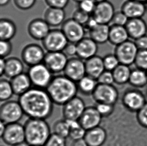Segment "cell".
I'll return each instance as SVG.
<instances>
[{"mask_svg": "<svg viewBox=\"0 0 147 146\" xmlns=\"http://www.w3.org/2000/svg\"><path fill=\"white\" fill-rule=\"evenodd\" d=\"M14 94L11 81L1 79L0 81V100L2 102L10 100Z\"/></svg>", "mask_w": 147, "mask_h": 146, "instance_id": "33", "label": "cell"}, {"mask_svg": "<svg viewBox=\"0 0 147 146\" xmlns=\"http://www.w3.org/2000/svg\"><path fill=\"white\" fill-rule=\"evenodd\" d=\"M146 72H147V71H146Z\"/></svg>", "mask_w": 147, "mask_h": 146, "instance_id": "61", "label": "cell"}, {"mask_svg": "<svg viewBox=\"0 0 147 146\" xmlns=\"http://www.w3.org/2000/svg\"><path fill=\"white\" fill-rule=\"evenodd\" d=\"M134 64L137 68L147 71V50H139Z\"/></svg>", "mask_w": 147, "mask_h": 146, "instance_id": "36", "label": "cell"}, {"mask_svg": "<svg viewBox=\"0 0 147 146\" xmlns=\"http://www.w3.org/2000/svg\"><path fill=\"white\" fill-rule=\"evenodd\" d=\"M14 94L20 96L30 90L32 84L28 74L23 73L11 79Z\"/></svg>", "mask_w": 147, "mask_h": 146, "instance_id": "24", "label": "cell"}, {"mask_svg": "<svg viewBox=\"0 0 147 146\" xmlns=\"http://www.w3.org/2000/svg\"><path fill=\"white\" fill-rule=\"evenodd\" d=\"M62 52L67 57L72 58L74 57V56H77L76 44L68 43Z\"/></svg>", "mask_w": 147, "mask_h": 146, "instance_id": "48", "label": "cell"}, {"mask_svg": "<svg viewBox=\"0 0 147 146\" xmlns=\"http://www.w3.org/2000/svg\"><path fill=\"white\" fill-rule=\"evenodd\" d=\"M90 16L91 15L84 12L78 8V9L74 12L72 19L80 24L84 26L90 19Z\"/></svg>", "mask_w": 147, "mask_h": 146, "instance_id": "39", "label": "cell"}, {"mask_svg": "<svg viewBox=\"0 0 147 146\" xmlns=\"http://www.w3.org/2000/svg\"><path fill=\"white\" fill-rule=\"evenodd\" d=\"M134 41L139 50H147V35L140 38Z\"/></svg>", "mask_w": 147, "mask_h": 146, "instance_id": "49", "label": "cell"}, {"mask_svg": "<svg viewBox=\"0 0 147 146\" xmlns=\"http://www.w3.org/2000/svg\"><path fill=\"white\" fill-rule=\"evenodd\" d=\"M69 42L61 30H50L42 43L48 52H62Z\"/></svg>", "mask_w": 147, "mask_h": 146, "instance_id": "8", "label": "cell"}, {"mask_svg": "<svg viewBox=\"0 0 147 146\" xmlns=\"http://www.w3.org/2000/svg\"><path fill=\"white\" fill-rule=\"evenodd\" d=\"M110 26L108 24H98L90 30V37L99 44H105L109 40Z\"/></svg>", "mask_w": 147, "mask_h": 146, "instance_id": "27", "label": "cell"}, {"mask_svg": "<svg viewBox=\"0 0 147 146\" xmlns=\"http://www.w3.org/2000/svg\"><path fill=\"white\" fill-rule=\"evenodd\" d=\"M86 131L81 125L74 128L70 129L69 138L73 141L82 139H84Z\"/></svg>", "mask_w": 147, "mask_h": 146, "instance_id": "41", "label": "cell"}, {"mask_svg": "<svg viewBox=\"0 0 147 146\" xmlns=\"http://www.w3.org/2000/svg\"><path fill=\"white\" fill-rule=\"evenodd\" d=\"M137 113V118L139 123L142 126L147 128V102Z\"/></svg>", "mask_w": 147, "mask_h": 146, "instance_id": "44", "label": "cell"}, {"mask_svg": "<svg viewBox=\"0 0 147 146\" xmlns=\"http://www.w3.org/2000/svg\"><path fill=\"white\" fill-rule=\"evenodd\" d=\"M85 64L86 75L96 80L105 70L103 58L98 56H95L86 60Z\"/></svg>", "mask_w": 147, "mask_h": 146, "instance_id": "23", "label": "cell"}, {"mask_svg": "<svg viewBox=\"0 0 147 146\" xmlns=\"http://www.w3.org/2000/svg\"><path fill=\"white\" fill-rule=\"evenodd\" d=\"M69 0H45L49 7L63 9L67 6Z\"/></svg>", "mask_w": 147, "mask_h": 146, "instance_id": "47", "label": "cell"}, {"mask_svg": "<svg viewBox=\"0 0 147 146\" xmlns=\"http://www.w3.org/2000/svg\"><path fill=\"white\" fill-rule=\"evenodd\" d=\"M146 5H147V4H146Z\"/></svg>", "mask_w": 147, "mask_h": 146, "instance_id": "60", "label": "cell"}, {"mask_svg": "<svg viewBox=\"0 0 147 146\" xmlns=\"http://www.w3.org/2000/svg\"><path fill=\"white\" fill-rule=\"evenodd\" d=\"M96 5V3L94 0H84L79 3V9L92 15L95 9Z\"/></svg>", "mask_w": 147, "mask_h": 146, "instance_id": "42", "label": "cell"}, {"mask_svg": "<svg viewBox=\"0 0 147 146\" xmlns=\"http://www.w3.org/2000/svg\"><path fill=\"white\" fill-rule=\"evenodd\" d=\"M63 72L65 76L78 83L86 75L85 62L80 58H71L68 59Z\"/></svg>", "mask_w": 147, "mask_h": 146, "instance_id": "14", "label": "cell"}, {"mask_svg": "<svg viewBox=\"0 0 147 146\" xmlns=\"http://www.w3.org/2000/svg\"><path fill=\"white\" fill-rule=\"evenodd\" d=\"M72 146H88V145L84 139H82L74 141L72 144Z\"/></svg>", "mask_w": 147, "mask_h": 146, "instance_id": "52", "label": "cell"}, {"mask_svg": "<svg viewBox=\"0 0 147 146\" xmlns=\"http://www.w3.org/2000/svg\"><path fill=\"white\" fill-rule=\"evenodd\" d=\"M94 1L96 3H100V2H104V1H107V0H94Z\"/></svg>", "mask_w": 147, "mask_h": 146, "instance_id": "57", "label": "cell"}, {"mask_svg": "<svg viewBox=\"0 0 147 146\" xmlns=\"http://www.w3.org/2000/svg\"><path fill=\"white\" fill-rule=\"evenodd\" d=\"M97 81L99 84L113 85L115 83L113 72L105 70L98 78Z\"/></svg>", "mask_w": 147, "mask_h": 146, "instance_id": "43", "label": "cell"}, {"mask_svg": "<svg viewBox=\"0 0 147 146\" xmlns=\"http://www.w3.org/2000/svg\"><path fill=\"white\" fill-rule=\"evenodd\" d=\"M96 107L103 118L110 116L114 111V105L105 103H96Z\"/></svg>", "mask_w": 147, "mask_h": 146, "instance_id": "38", "label": "cell"}, {"mask_svg": "<svg viewBox=\"0 0 147 146\" xmlns=\"http://www.w3.org/2000/svg\"><path fill=\"white\" fill-rule=\"evenodd\" d=\"M85 103L80 97L76 96L63 105L62 115L65 120H78L86 108Z\"/></svg>", "mask_w": 147, "mask_h": 146, "instance_id": "13", "label": "cell"}, {"mask_svg": "<svg viewBox=\"0 0 147 146\" xmlns=\"http://www.w3.org/2000/svg\"><path fill=\"white\" fill-rule=\"evenodd\" d=\"M13 146H29V145L26 143V142L22 143L21 144H19L16 145H14Z\"/></svg>", "mask_w": 147, "mask_h": 146, "instance_id": "55", "label": "cell"}, {"mask_svg": "<svg viewBox=\"0 0 147 146\" xmlns=\"http://www.w3.org/2000/svg\"><path fill=\"white\" fill-rule=\"evenodd\" d=\"M54 134L57 135L64 138L69 137L70 127L65 119L59 120L54 123L52 127Z\"/></svg>", "mask_w": 147, "mask_h": 146, "instance_id": "34", "label": "cell"}, {"mask_svg": "<svg viewBox=\"0 0 147 146\" xmlns=\"http://www.w3.org/2000/svg\"><path fill=\"white\" fill-rule=\"evenodd\" d=\"M10 1V0H0V5L1 7L6 6Z\"/></svg>", "mask_w": 147, "mask_h": 146, "instance_id": "54", "label": "cell"}, {"mask_svg": "<svg viewBox=\"0 0 147 146\" xmlns=\"http://www.w3.org/2000/svg\"><path fill=\"white\" fill-rule=\"evenodd\" d=\"M1 138L6 144L10 146L25 142L24 125L19 122L6 125L5 131Z\"/></svg>", "mask_w": 147, "mask_h": 146, "instance_id": "9", "label": "cell"}, {"mask_svg": "<svg viewBox=\"0 0 147 146\" xmlns=\"http://www.w3.org/2000/svg\"><path fill=\"white\" fill-rule=\"evenodd\" d=\"M136 1H139V2H142L144 3L145 4H147V0H136Z\"/></svg>", "mask_w": 147, "mask_h": 146, "instance_id": "56", "label": "cell"}, {"mask_svg": "<svg viewBox=\"0 0 147 146\" xmlns=\"http://www.w3.org/2000/svg\"><path fill=\"white\" fill-rule=\"evenodd\" d=\"M115 13L113 5L107 0L96 3L92 16L98 24L109 25L111 23Z\"/></svg>", "mask_w": 147, "mask_h": 146, "instance_id": "15", "label": "cell"}, {"mask_svg": "<svg viewBox=\"0 0 147 146\" xmlns=\"http://www.w3.org/2000/svg\"><path fill=\"white\" fill-rule=\"evenodd\" d=\"M121 11L129 19L142 18L147 12V5L136 0H127L121 6Z\"/></svg>", "mask_w": 147, "mask_h": 146, "instance_id": "18", "label": "cell"}, {"mask_svg": "<svg viewBox=\"0 0 147 146\" xmlns=\"http://www.w3.org/2000/svg\"><path fill=\"white\" fill-rule=\"evenodd\" d=\"M6 124L4 123L1 121V125H0V136H2V135L3 134L5 128H6Z\"/></svg>", "mask_w": 147, "mask_h": 146, "instance_id": "53", "label": "cell"}, {"mask_svg": "<svg viewBox=\"0 0 147 146\" xmlns=\"http://www.w3.org/2000/svg\"><path fill=\"white\" fill-rule=\"evenodd\" d=\"M129 39V36L125 26H110L109 41L111 44L117 46L127 41Z\"/></svg>", "mask_w": 147, "mask_h": 146, "instance_id": "26", "label": "cell"}, {"mask_svg": "<svg viewBox=\"0 0 147 146\" xmlns=\"http://www.w3.org/2000/svg\"><path fill=\"white\" fill-rule=\"evenodd\" d=\"M74 2H76V3H80V2H82L84 0H74Z\"/></svg>", "mask_w": 147, "mask_h": 146, "instance_id": "58", "label": "cell"}, {"mask_svg": "<svg viewBox=\"0 0 147 146\" xmlns=\"http://www.w3.org/2000/svg\"><path fill=\"white\" fill-rule=\"evenodd\" d=\"M24 65L17 58L11 57L6 60L4 75L8 78L12 79L23 73Z\"/></svg>", "mask_w": 147, "mask_h": 146, "instance_id": "28", "label": "cell"}, {"mask_svg": "<svg viewBox=\"0 0 147 146\" xmlns=\"http://www.w3.org/2000/svg\"><path fill=\"white\" fill-rule=\"evenodd\" d=\"M68 61L67 56L63 52H47L43 63L53 74H59L64 71Z\"/></svg>", "mask_w": 147, "mask_h": 146, "instance_id": "12", "label": "cell"}, {"mask_svg": "<svg viewBox=\"0 0 147 146\" xmlns=\"http://www.w3.org/2000/svg\"></svg>", "mask_w": 147, "mask_h": 146, "instance_id": "59", "label": "cell"}, {"mask_svg": "<svg viewBox=\"0 0 147 146\" xmlns=\"http://www.w3.org/2000/svg\"><path fill=\"white\" fill-rule=\"evenodd\" d=\"M14 3L18 9L22 10H27L34 6L36 0H14Z\"/></svg>", "mask_w": 147, "mask_h": 146, "instance_id": "46", "label": "cell"}, {"mask_svg": "<svg viewBox=\"0 0 147 146\" xmlns=\"http://www.w3.org/2000/svg\"><path fill=\"white\" fill-rule=\"evenodd\" d=\"M17 32L15 24L11 20L2 19L0 21L1 40L10 41L15 37Z\"/></svg>", "mask_w": 147, "mask_h": 146, "instance_id": "29", "label": "cell"}, {"mask_svg": "<svg viewBox=\"0 0 147 146\" xmlns=\"http://www.w3.org/2000/svg\"><path fill=\"white\" fill-rule=\"evenodd\" d=\"M131 70L129 66L120 64L113 72L115 83L123 85L129 83Z\"/></svg>", "mask_w": 147, "mask_h": 146, "instance_id": "30", "label": "cell"}, {"mask_svg": "<svg viewBox=\"0 0 147 146\" xmlns=\"http://www.w3.org/2000/svg\"><path fill=\"white\" fill-rule=\"evenodd\" d=\"M103 117L99 114L96 106L86 107L78 121L86 131L100 126Z\"/></svg>", "mask_w": 147, "mask_h": 146, "instance_id": "16", "label": "cell"}, {"mask_svg": "<svg viewBox=\"0 0 147 146\" xmlns=\"http://www.w3.org/2000/svg\"><path fill=\"white\" fill-rule=\"evenodd\" d=\"M129 83L137 88L145 86L147 84V72L138 68L131 70Z\"/></svg>", "mask_w": 147, "mask_h": 146, "instance_id": "32", "label": "cell"}, {"mask_svg": "<svg viewBox=\"0 0 147 146\" xmlns=\"http://www.w3.org/2000/svg\"><path fill=\"white\" fill-rule=\"evenodd\" d=\"M24 115V111L18 101L4 102L0 107L1 121L6 125L19 122Z\"/></svg>", "mask_w": 147, "mask_h": 146, "instance_id": "4", "label": "cell"}, {"mask_svg": "<svg viewBox=\"0 0 147 146\" xmlns=\"http://www.w3.org/2000/svg\"><path fill=\"white\" fill-rule=\"evenodd\" d=\"M27 74L32 85L41 89H46L53 78V73L44 63L30 67Z\"/></svg>", "mask_w": 147, "mask_h": 146, "instance_id": "5", "label": "cell"}, {"mask_svg": "<svg viewBox=\"0 0 147 146\" xmlns=\"http://www.w3.org/2000/svg\"><path fill=\"white\" fill-rule=\"evenodd\" d=\"M45 55L44 50L40 46L31 44L24 48L21 57L24 63L30 67L42 63Z\"/></svg>", "mask_w": 147, "mask_h": 146, "instance_id": "11", "label": "cell"}, {"mask_svg": "<svg viewBox=\"0 0 147 146\" xmlns=\"http://www.w3.org/2000/svg\"><path fill=\"white\" fill-rule=\"evenodd\" d=\"M123 105L131 111L136 112L141 109L146 102L144 95L139 91L129 90L124 94L122 99Z\"/></svg>", "mask_w": 147, "mask_h": 146, "instance_id": "17", "label": "cell"}, {"mask_svg": "<svg viewBox=\"0 0 147 146\" xmlns=\"http://www.w3.org/2000/svg\"><path fill=\"white\" fill-rule=\"evenodd\" d=\"M44 146H66V138L52 133Z\"/></svg>", "mask_w": 147, "mask_h": 146, "instance_id": "37", "label": "cell"}, {"mask_svg": "<svg viewBox=\"0 0 147 146\" xmlns=\"http://www.w3.org/2000/svg\"><path fill=\"white\" fill-rule=\"evenodd\" d=\"M25 142L29 146H44L51 135L46 120L29 118L24 125Z\"/></svg>", "mask_w": 147, "mask_h": 146, "instance_id": "3", "label": "cell"}, {"mask_svg": "<svg viewBox=\"0 0 147 146\" xmlns=\"http://www.w3.org/2000/svg\"><path fill=\"white\" fill-rule=\"evenodd\" d=\"M50 27L45 20L36 19L29 24L28 33L34 39L43 41L51 30Z\"/></svg>", "mask_w": 147, "mask_h": 146, "instance_id": "21", "label": "cell"}, {"mask_svg": "<svg viewBox=\"0 0 147 146\" xmlns=\"http://www.w3.org/2000/svg\"><path fill=\"white\" fill-rule=\"evenodd\" d=\"M12 50V45L10 41L1 40L0 42V55L1 58L7 57L10 55Z\"/></svg>", "mask_w": 147, "mask_h": 146, "instance_id": "45", "label": "cell"}, {"mask_svg": "<svg viewBox=\"0 0 147 146\" xmlns=\"http://www.w3.org/2000/svg\"><path fill=\"white\" fill-rule=\"evenodd\" d=\"M78 90L84 95H92L96 89L98 82L96 79L86 75L78 83Z\"/></svg>", "mask_w": 147, "mask_h": 146, "instance_id": "31", "label": "cell"}, {"mask_svg": "<svg viewBox=\"0 0 147 146\" xmlns=\"http://www.w3.org/2000/svg\"><path fill=\"white\" fill-rule=\"evenodd\" d=\"M125 27L129 38L134 41L147 35V25L142 18L129 19Z\"/></svg>", "mask_w": 147, "mask_h": 146, "instance_id": "22", "label": "cell"}, {"mask_svg": "<svg viewBox=\"0 0 147 146\" xmlns=\"http://www.w3.org/2000/svg\"><path fill=\"white\" fill-rule=\"evenodd\" d=\"M129 19L121 11L115 12L111 21V25L125 26Z\"/></svg>", "mask_w": 147, "mask_h": 146, "instance_id": "40", "label": "cell"}, {"mask_svg": "<svg viewBox=\"0 0 147 146\" xmlns=\"http://www.w3.org/2000/svg\"><path fill=\"white\" fill-rule=\"evenodd\" d=\"M98 24V22L96 21V19L91 15L90 17V19L88 21V22L86 23V24L84 26L85 29H88L89 31L92 29V28L95 27Z\"/></svg>", "mask_w": 147, "mask_h": 146, "instance_id": "50", "label": "cell"}, {"mask_svg": "<svg viewBox=\"0 0 147 146\" xmlns=\"http://www.w3.org/2000/svg\"><path fill=\"white\" fill-rule=\"evenodd\" d=\"M4 58H1L0 61V75L2 76L4 75V72L5 69L6 65V60L4 59Z\"/></svg>", "mask_w": 147, "mask_h": 146, "instance_id": "51", "label": "cell"}, {"mask_svg": "<svg viewBox=\"0 0 147 146\" xmlns=\"http://www.w3.org/2000/svg\"><path fill=\"white\" fill-rule=\"evenodd\" d=\"M105 70L113 72L120 64L119 61L114 54H109L103 58Z\"/></svg>", "mask_w": 147, "mask_h": 146, "instance_id": "35", "label": "cell"}, {"mask_svg": "<svg viewBox=\"0 0 147 146\" xmlns=\"http://www.w3.org/2000/svg\"><path fill=\"white\" fill-rule=\"evenodd\" d=\"M107 131L101 126L86 131L84 140L88 146H103L107 140Z\"/></svg>", "mask_w": 147, "mask_h": 146, "instance_id": "20", "label": "cell"}, {"mask_svg": "<svg viewBox=\"0 0 147 146\" xmlns=\"http://www.w3.org/2000/svg\"><path fill=\"white\" fill-rule=\"evenodd\" d=\"M61 30L69 43L77 44L84 38V27L72 18L64 21L61 25Z\"/></svg>", "mask_w": 147, "mask_h": 146, "instance_id": "10", "label": "cell"}, {"mask_svg": "<svg viewBox=\"0 0 147 146\" xmlns=\"http://www.w3.org/2000/svg\"><path fill=\"white\" fill-rule=\"evenodd\" d=\"M92 95L96 103L112 105H115L119 98V92L114 86L99 83Z\"/></svg>", "mask_w": 147, "mask_h": 146, "instance_id": "6", "label": "cell"}, {"mask_svg": "<svg viewBox=\"0 0 147 146\" xmlns=\"http://www.w3.org/2000/svg\"><path fill=\"white\" fill-rule=\"evenodd\" d=\"M65 12L63 9L49 7L44 15V20L50 26L57 27L65 21Z\"/></svg>", "mask_w": 147, "mask_h": 146, "instance_id": "25", "label": "cell"}, {"mask_svg": "<svg viewBox=\"0 0 147 146\" xmlns=\"http://www.w3.org/2000/svg\"><path fill=\"white\" fill-rule=\"evenodd\" d=\"M46 90L54 104L63 106L76 96L78 89L77 83L64 75L53 77Z\"/></svg>", "mask_w": 147, "mask_h": 146, "instance_id": "2", "label": "cell"}, {"mask_svg": "<svg viewBox=\"0 0 147 146\" xmlns=\"http://www.w3.org/2000/svg\"><path fill=\"white\" fill-rule=\"evenodd\" d=\"M18 101L29 118L46 120L53 113V102L46 89L32 87L19 96Z\"/></svg>", "mask_w": 147, "mask_h": 146, "instance_id": "1", "label": "cell"}, {"mask_svg": "<svg viewBox=\"0 0 147 146\" xmlns=\"http://www.w3.org/2000/svg\"><path fill=\"white\" fill-rule=\"evenodd\" d=\"M98 44L90 37H84L76 44L77 56L83 60H87L96 56Z\"/></svg>", "mask_w": 147, "mask_h": 146, "instance_id": "19", "label": "cell"}, {"mask_svg": "<svg viewBox=\"0 0 147 146\" xmlns=\"http://www.w3.org/2000/svg\"><path fill=\"white\" fill-rule=\"evenodd\" d=\"M139 50L135 41L129 40L116 46L115 55L121 64L129 66L134 64Z\"/></svg>", "mask_w": 147, "mask_h": 146, "instance_id": "7", "label": "cell"}]
</instances>
